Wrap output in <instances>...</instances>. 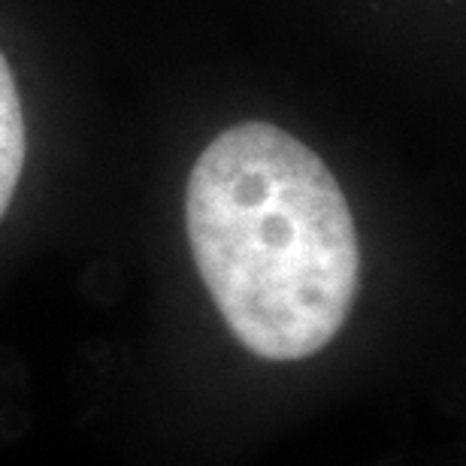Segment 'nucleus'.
<instances>
[{"mask_svg": "<svg viewBox=\"0 0 466 466\" xmlns=\"http://www.w3.org/2000/svg\"><path fill=\"white\" fill-rule=\"evenodd\" d=\"M25 116L18 100L15 76L0 52V218L6 216L9 203L15 198V185L22 179L25 167Z\"/></svg>", "mask_w": 466, "mask_h": 466, "instance_id": "obj_2", "label": "nucleus"}, {"mask_svg": "<svg viewBox=\"0 0 466 466\" xmlns=\"http://www.w3.org/2000/svg\"><path fill=\"white\" fill-rule=\"evenodd\" d=\"M185 225L198 273L242 349L306 360L349 321L360 239L330 167L269 121H239L191 167Z\"/></svg>", "mask_w": 466, "mask_h": 466, "instance_id": "obj_1", "label": "nucleus"}]
</instances>
